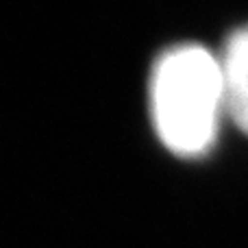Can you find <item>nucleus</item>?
Segmentation results:
<instances>
[{
    "instance_id": "2",
    "label": "nucleus",
    "mask_w": 248,
    "mask_h": 248,
    "mask_svg": "<svg viewBox=\"0 0 248 248\" xmlns=\"http://www.w3.org/2000/svg\"><path fill=\"white\" fill-rule=\"evenodd\" d=\"M224 77L227 111L244 133H248V26L229 37L220 59Z\"/></svg>"
},
{
    "instance_id": "1",
    "label": "nucleus",
    "mask_w": 248,
    "mask_h": 248,
    "mask_svg": "<svg viewBox=\"0 0 248 248\" xmlns=\"http://www.w3.org/2000/svg\"><path fill=\"white\" fill-rule=\"evenodd\" d=\"M153 120L161 141L176 155H202L216 140L227 109L220 59L207 48H170L153 72Z\"/></svg>"
}]
</instances>
